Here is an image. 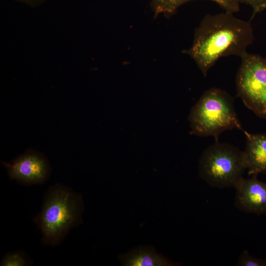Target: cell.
<instances>
[{
    "instance_id": "1",
    "label": "cell",
    "mask_w": 266,
    "mask_h": 266,
    "mask_svg": "<svg viewBox=\"0 0 266 266\" xmlns=\"http://www.w3.org/2000/svg\"><path fill=\"white\" fill-rule=\"evenodd\" d=\"M254 40L249 22L226 12L207 14L195 30L191 47L183 51L196 63L204 76L221 58H242Z\"/></svg>"
},
{
    "instance_id": "2",
    "label": "cell",
    "mask_w": 266,
    "mask_h": 266,
    "mask_svg": "<svg viewBox=\"0 0 266 266\" xmlns=\"http://www.w3.org/2000/svg\"><path fill=\"white\" fill-rule=\"evenodd\" d=\"M84 205L81 195L60 184L46 193L41 211L34 221L41 232L45 244H60L70 230L82 222Z\"/></svg>"
},
{
    "instance_id": "3",
    "label": "cell",
    "mask_w": 266,
    "mask_h": 266,
    "mask_svg": "<svg viewBox=\"0 0 266 266\" xmlns=\"http://www.w3.org/2000/svg\"><path fill=\"white\" fill-rule=\"evenodd\" d=\"M188 120L193 134L200 137L212 136L215 142L225 131H244L235 111L233 97L217 88L203 92L192 107Z\"/></svg>"
},
{
    "instance_id": "4",
    "label": "cell",
    "mask_w": 266,
    "mask_h": 266,
    "mask_svg": "<svg viewBox=\"0 0 266 266\" xmlns=\"http://www.w3.org/2000/svg\"><path fill=\"white\" fill-rule=\"evenodd\" d=\"M247 168L244 151L219 141L204 150L199 162L200 177L208 185L218 189L234 188Z\"/></svg>"
},
{
    "instance_id": "5",
    "label": "cell",
    "mask_w": 266,
    "mask_h": 266,
    "mask_svg": "<svg viewBox=\"0 0 266 266\" xmlns=\"http://www.w3.org/2000/svg\"><path fill=\"white\" fill-rule=\"evenodd\" d=\"M235 78L237 96L257 116L266 119V58L248 53Z\"/></svg>"
},
{
    "instance_id": "6",
    "label": "cell",
    "mask_w": 266,
    "mask_h": 266,
    "mask_svg": "<svg viewBox=\"0 0 266 266\" xmlns=\"http://www.w3.org/2000/svg\"><path fill=\"white\" fill-rule=\"evenodd\" d=\"M11 179L25 185L42 184L49 178L50 167L41 153L28 150L11 163L2 162Z\"/></svg>"
},
{
    "instance_id": "7",
    "label": "cell",
    "mask_w": 266,
    "mask_h": 266,
    "mask_svg": "<svg viewBox=\"0 0 266 266\" xmlns=\"http://www.w3.org/2000/svg\"><path fill=\"white\" fill-rule=\"evenodd\" d=\"M234 205L241 211L257 215H266V183L257 176L241 178L234 186Z\"/></svg>"
},
{
    "instance_id": "8",
    "label": "cell",
    "mask_w": 266,
    "mask_h": 266,
    "mask_svg": "<svg viewBox=\"0 0 266 266\" xmlns=\"http://www.w3.org/2000/svg\"><path fill=\"white\" fill-rule=\"evenodd\" d=\"M246 144L244 151L249 176L266 172V133H250L244 131Z\"/></svg>"
},
{
    "instance_id": "9",
    "label": "cell",
    "mask_w": 266,
    "mask_h": 266,
    "mask_svg": "<svg viewBox=\"0 0 266 266\" xmlns=\"http://www.w3.org/2000/svg\"><path fill=\"white\" fill-rule=\"evenodd\" d=\"M125 266H177L180 264L157 253L152 246H141L118 256Z\"/></svg>"
},
{
    "instance_id": "10",
    "label": "cell",
    "mask_w": 266,
    "mask_h": 266,
    "mask_svg": "<svg viewBox=\"0 0 266 266\" xmlns=\"http://www.w3.org/2000/svg\"><path fill=\"white\" fill-rule=\"evenodd\" d=\"M192 0H151L155 16L163 14L169 16L173 14L183 4ZM222 7L225 12L234 13L240 10V4L237 0H208Z\"/></svg>"
},
{
    "instance_id": "11",
    "label": "cell",
    "mask_w": 266,
    "mask_h": 266,
    "mask_svg": "<svg viewBox=\"0 0 266 266\" xmlns=\"http://www.w3.org/2000/svg\"><path fill=\"white\" fill-rule=\"evenodd\" d=\"M28 256L22 251L8 253L2 259L0 265L2 266H24L29 265Z\"/></svg>"
},
{
    "instance_id": "12",
    "label": "cell",
    "mask_w": 266,
    "mask_h": 266,
    "mask_svg": "<svg viewBox=\"0 0 266 266\" xmlns=\"http://www.w3.org/2000/svg\"><path fill=\"white\" fill-rule=\"evenodd\" d=\"M236 266H266V259L255 257L245 250L239 256Z\"/></svg>"
},
{
    "instance_id": "13",
    "label": "cell",
    "mask_w": 266,
    "mask_h": 266,
    "mask_svg": "<svg viewBox=\"0 0 266 266\" xmlns=\"http://www.w3.org/2000/svg\"><path fill=\"white\" fill-rule=\"evenodd\" d=\"M238 3H245L250 5L253 9V18L255 15L258 13L259 9L260 6L265 2L266 0H237Z\"/></svg>"
},
{
    "instance_id": "14",
    "label": "cell",
    "mask_w": 266,
    "mask_h": 266,
    "mask_svg": "<svg viewBox=\"0 0 266 266\" xmlns=\"http://www.w3.org/2000/svg\"><path fill=\"white\" fill-rule=\"evenodd\" d=\"M18 1L24 2L30 5H37L45 0H17Z\"/></svg>"
},
{
    "instance_id": "15",
    "label": "cell",
    "mask_w": 266,
    "mask_h": 266,
    "mask_svg": "<svg viewBox=\"0 0 266 266\" xmlns=\"http://www.w3.org/2000/svg\"><path fill=\"white\" fill-rule=\"evenodd\" d=\"M265 9H266V0L265 1V2L259 8L258 13Z\"/></svg>"
}]
</instances>
